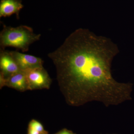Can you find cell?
I'll use <instances>...</instances> for the list:
<instances>
[{
	"instance_id": "cell-1",
	"label": "cell",
	"mask_w": 134,
	"mask_h": 134,
	"mask_svg": "<svg viewBox=\"0 0 134 134\" xmlns=\"http://www.w3.org/2000/svg\"><path fill=\"white\" fill-rule=\"evenodd\" d=\"M118 52L110 39L79 29L48 54L68 104L79 107L96 101L108 107L132 99L133 84L119 82L112 75V62Z\"/></svg>"
},
{
	"instance_id": "cell-2",
	"label": "cell",
	"mask_w": 134,
	"mask_h": 134,
	"mask_svg": "<svg viewBox=\"0 0 134 134\" xmlns=\"http://www.w3.org/2000/svg\"><path fill=\"white\" fill-rule=\"evenodd\" d=\"M41 35L34 33L31 27L21 25L16 27L4 25L0 33L1 48L12 47L22 50L29 51L30 46L40 39Z\"/></svg>"
},
{
	"instance_id": "cell-3",
	"label": "cell",
	"mask_w": 134,
	"mask_h": 134,
	"mask_svg": "<svg viewBox=\"0 0 134 134\" xmlns=\"http://www.w3.org/2000/svg\"><path fill=\"white\" fill-rule=\"evenodd\" d=\"M23 71L27 79L29 90L50 88L52 80L43 67Z\"/></svg>"
},
{
	"instance_id": "cell-4",
	"label": "cell",
	"mask_w": 134,
	"mask_h": 134,
	"mask_svg": "<svg viewBox=\"0 0 134 134\" xmlns=\"http://www.w3.org/2000/svg\"><path fill=\"white\" fill-rule=\"evenodd\" d=\"M7 86L21 92L29 90L28 82L23 71L19 72L5 77L0 73V87Z\"/></svg>"
},
{
	"instance_id": "cell-5",
	"label": "cell",
	"mask_w": 134,
	"mask_h": 134,
	"mask_svg": "<svg viewBox=\"0 0 134 134\" xmlns=\"http://www.w3.org/2000/svg\"><path fill=\"white\" fill-rule=\"evenodd\" d=\"M19 68L22 71L26 70L43 67V61L41 58L17 52H10Z\"/></svg>"
},
{
	"instance_id": "cell-6",
	"label": "cell",
	"mask_w": 134,
	"mask_h": 134,
	"mask_svg": "<svg viewBox=\"0 0 134 134\" xmlns=\"http://www.w3.org/2000/svg\"><path fill=\"white\" fill-rule=\"evenodd\" d=\"M1 73L5 77L21 71L9 51L1 49L0 53Z\"/></svg>"
},
{
	"instance_id": "cell-7",
	"label": "cell",
	"mask_w": 134,
	"mask_h": 134,
	"mask_svg": "<svg viewBox=\"0 0 134 134\" xmlns=\"http://www.w3.org/2000/svg\"><path fill=\"white\" fill-rule=\"evenodd\" d=\"M24 7L21 0H1L0 17L9 16L13 14L19 18L20 10Z\"/></svg>"
},
{
	"instance_id": "cell-8",
	"label": "cell",
	"mask_w": 134,
	"mask_h": 134,
	"mask_svg": "<svg viewBox=\"0 0 134 134\" xmlns=\"http://www.w3.org/2000/svg\"><path fill=\"white\" fill-rule=\"evenodd\" d=\"M28 128L31 129L38 131L40 133L45 131L41 122L34 119L32 120L29 122Z\"/></svg>"
},
{
	"instance_id": "cell-9",
	"label": "cell",
	"mask_w": 134,
	"mask_h": 134,
	"mask_svg": "<svg viewBox=\"0 0 134 134\" xmlns=\"http://www.w3.org/2000/svg\"><path fill=\"white\" fill-rule=\"evenodd\" d=\"M54 134H76L75 133L72 131L71 130H69L66 129H63L59 132H57Z\"/></svg>"
},
{
	"instance_id": "cell-10",
	"label": "cell",
	"mask_w": 134,
	"mask_h": 134,
	"mask_svg": "<svg viewBox=\"0 0 134 134\" xmlns=\"http://www.w3.org/2000/svg\"><path fill=\"white\" fill-rule=\"evenodd\" d=\"M27 134H40V133L34 130L28 128Z\"/></svg>"
},
{
	"instance_id": "cell-11",
	"label": "cell",
	"mask_w": 134,
	"mask_h": 134,
	"mask_svg": "<svg viewBox=\"0 0 134 134\" xmlns=\"http://www.w3.org/2000/svg\"><path fill=\"white\" fill-rule=\"evenodd\" d=\"M40 134H48V132H47V131H45L44 132H43V133H41Z\"/></svg>"
}]
</instances>
